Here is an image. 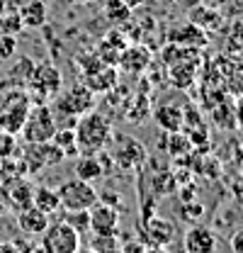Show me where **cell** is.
Masks as SVG:
<instances>
[{"mask_svg": "<svg viewBox=\"0 0 243 253\" xmlns=\"http://www.w3.org/2000/svg\"><path fill=\"white\" fill-rule=\"evenodd\" d=\"M51 144L63 154V158H78V144H76V131L73 129H56Z\"/></svg>", "mask_w": 243, "mask_h": 253, "instance_id": "obj_23", "label": "cell"}, {"mask_svg": "<svg viewBox=\"0 0 243 253\" xmlns=\"http://www.w3.org/2000/svg\"><path fill=\"white\" fill-rule=\"evenodd\" d=\"M76 253H92V251H90V249H83V246H81V249H78Z\"/></svg>", "mask_w": 243, "mask_h": 253, "instance_id": "obj_36", "label": "cell"}, {"mask_svg": "<svg viewBox=\"0 0 243 253\" xmlns=\"http://www.w3.org/2000/svg\"><path fill=\"white\" fill-rule=\"evenodd\" d=\"M124 2H126V5L131 7V10H136V7H139V5H144L146 0H124Z\"/></svg>", "mask_w": 243, "mask_h": 253, "instance_id": "obj_33", "label": "cell"}, {"mask_svg": "<svg viewBox=\"0 0 243 253\" xmlns=\"http://www.w3.org/2000/svg\"><path fill=\"white\" fill-rule=\"evenodd\" d=\"M30 112V95L25 90H7L0 100V129L5 134H20L22 122Z\"/></svg>", "mask_w": 243, "mask_h": 253, "instance_id": "obj_4", "label": "cell"}, {"mask_svg": "<svg viewBox=\"0 0 243 253\" xmlns=\"http://www.w3.org/2000/svg\"><path fill=\"white\" fill-rule=\"evenodd\" d=\"M110 144H115L112 149V161L124 168V170H131V168H139L144 161H146V146L134 139V136H126V134H112Z\"/></svg>", "mask_w": 243, "mask_h": 253, "instance_id": "obj_8", "label": "cell"}, {"mask_svg": "<svg viewBox=\"0 0 243 253\" xmlns=\"http://www.w3.org/2000/svg\"><path fill=\"white\" fill-rule=\"evenodd\" d=\"M7 192H10V200L22 210V207H30L32 205V192H34V188H32L27 180H22V178H17L10 188H7Z\"/></svg>", "mask_w": 243, "mask_h": 253, "instance_id": "obj_24", "label": "cell"}, {"mask_svg": "<svg viewBox=\"0 0 243 253\" xmlns=\"http://www.w3.org/2000/svg\"><path fill=\"white\" fill-rule=\"evenodd\" d=\"M124 253H146L149 251V246L144 244V241H136V239H131V241H126L124 246H120Z\"/></svg>", "mask_w": 243, "mask_h": 253, "instance_id": "obj_29", "label": "cell"}, {"mask_svg": "<svg viewBox=\"0 0 243 253\" xmlns=\"http://www.w3.org/2000/svg\"><path fill=\"white\" fill-rule=\"evenodd\" d=\"M63 221L71 229H76L78 234H88L90 231V214H88V210H78V212H66L63 210Z\"/></svg>", "mask_w": 243, "mask_h": 253, "instance_id": "obj_26", "label": "cell"}, {"mask_svg": "<svg viewBox=\"0 0 243 253\" xmlns=\"http://www.w3.org/2000/svg\"><path fill=\"white\" fill-rule=\"evenodd\" d=\"M112 253H124V251H122V249H117V251H112Z\"/></svg>", "mask_w": 243, "mask_h": 253, "instance_id": "obj_38", "label": "cell"}, {"mask_svg": "<svg viewBox=\"0 0 243 253\" xmlns=\"http://www.w3.org/2000/svg\"><path fill=\"white\" fill-rule=\"evenodd\" d=\"M182 246H185V253H214L216 251V234L204 224H195L185 231Z\"/></svg>", "mask_w": 243, "mask_h": 253, "instance_id": "obj_14", "label": "cell"}, {"mask_svg": "<svg viewBox=\"0 0 243 253\" xmlns=\"http://www.w3.org/2000/svg\"><path fill=\"white\" fill-rule=\"evenodd\" d=\"M229 246H231V253H243V229H239V231L231 234Z\"/></svg>", "mask_w": 243, "mask_h": 253, "instance_id": "obj_30", "label": "cell"}, {"mask_svg": "<svg viewBox=\"0 0 243 253\" xmlns=\"http://www.w3.org/2000/svg\"><path fill=\"white\" fill-rule=\"evenodd\" d=\"M76 131V144H78V156H92L100 154L110 146L112 139V122L102 115V112H85L78 117V122L73 126Z\"/></svg>", "mask_w": 243, "mask_h": 253, "instance_id": "obj_1", "label": "cell"}, {"mask_svg": "<svg viewBox=\"0 0 243 253\" xmlns=\"http://www.w3.org/2000/svg\"><path fill=\"white\" fill-rule=\"evenodd\" d=\"M170 44H178V46H190V49H197V46H204L207 44V32L200 30L197 25L192 22H185L180 27L170 30Z\"/></svg>", "mask_w": 243, "mask_h": 253, "instance_id": "obj_17", "label": "cell"}, {"mask_svg": "<svg viewBox=\"0 0 243 253\" xmlns=\"http://www.w3.org/2000/svg\"><path fill=\"white\" fill-rule=\"evenodd\" d=\"M59 202H61V210L66 212H78V210H90L92 205L100 200L97 197V190L92 188V183H85L81 178H71L66 180L59 190Z\"/></svg>", "mask_w": 243, "mask_h": 253, "instance_id": "obj_7", "label": "cell"}, {"mask_svg": "<svg viewBox=\"0 0 243 253\" xmlns=\"http://www.w3.org/2000/svg\"><path fill=\"white\" fill-rule=\"evenodd\" d=\"M88 249L92 253H112L120 249V236L117 234H92Z\"/></svg>", "mask_w": 243, "mask_h": 253, "instance_id": "obj_25", "label": "cell"}, {"mask_svg": "<svg viewBox=\"0 0 243 253\" xmlns=\"http://www.w3.org/2000/svg\"><path fill=\"white\" fill-rule=\"evenodd\" d=\"M151 63V51L141 44H126V49L117 59V68L126 76H141Z\"/></svg>", "mask_w": 243, "mask_h": 253, "instance_id": "obj_13", "label": "cell"}, {"mask_svg": "<svg viewBox=\"0 0 243 253\" xmlns=\"http://www.w3.org/2000/svg\"><path fill=\"white\" fill-rule=\"evenodd\" d=\"M5 7H7V2H5V0H0V15L5 12Z\"/></svg>", "mask_w": 243, "mask_h": 253, "instance_id": "obj_35", "label": "cell"}, {"mask_svg": "<svg viewBox=\"0 0 243 253\" xmlns=\"http://www.w3.org/2000/svg\"><path fill=\"white\" fill-rule=\"evenodd\" d=\"M95 107V93H90L85 85L76 83L66 93L56 95V110L63 117H81Z\"/></svg>", "mask_w": 243, "mask_h": 253, "instance_id": "obj_9", "label": "cell"}, {"mask_svg": "<svg viewBox=\"0 0 243 253\" xmlns=\"http://www.w3.org/2000/svg\"><path fill=\"white\" fill-rule=\"evenodd\" d=\"M153 120L158 122V126L168 134H178L185 129V112L173 102H163L153 110Z\"/></svg>", "mask_w": 243, "mask_h": 253, "instance_id": "obj_15", "label": "cell"}, {"mask_svg": "<svg viewBox=\"0 0 243 253\" xmlns=\"http://www.w3.org/2000/svg\"><path fill=\"white\" fill-rule=\"evenodd\" d=\"M20 253H44V251H41V246H39V244H34V241H27L25 246H20Z\"/></svg>", "mask_w": 243, "mask_h": 253, "instance_id": "obj_31", "label": "cell"}, {"mask_svg": "<svg viewBox=\"0 0 243 253\" xmlns=\"http://www.w3.org/2000/svg\"><path fill=\"white\" fill-rule=\"evenodd\" d=\"M17 15L22 20V27L27 30H39L46 22V2L44 0H27L17 7Z\"/></svg>", "mask_w": 243, "mask_h": 253, "instance_id": "obj_18", "label": "cell"}, {"mask_svg": "<svg viewBox=\"0 0 243 253\" xmlns=\"http://www.w3.org/2000/svg\"><path fill=\"white\" fill-rule=\"evenodd\" d=\"M22 30V20H20V15H17V10L15 12H10V15H0V32L2 34H17V32Z\"/></svg>", "mask_w": 243, "mask_h": 253, "instance_id": "obj_27", "label": "cell"}, {"mask_svg": "<svg viewBox=\"0 0 243 253\" xmlns=\"http://www.w3.org/2000/svg\"><path fill=\"white\" fill-rule=\"evenodd\" d=\"M32 205L39 212L49 214V217L61 210L59 195H56V190H51V188H34V192H32Z\"/></svg>", "mask_w": 243, "mask_h": 253, "instance_id": "obj_20", "label": "cell"}, {"mask_svg": "<svg viewBox=\"0 0 243 253\" xmlns=\"http://www.w3.org/2000/svg\"><path fill=\"white\" fill-rule=\"evenodd\" d=\"M168 2H180V0H168Z\"/></svg>", "mask_w": 243, "mask_h": 253, "instance_id": "obj_39", "label": "cell"}, {"mask_svg": "<svg viewBox=\"0 0 243 253\" xmlns=\"http://www.w3.org/2000/svg\"><path fill=\"white\" fill-rule=\"evenodd\" d=\"M112 166H115V161L105 151L92 154V156H78V161H76V178H81L85 183H92V180L107 175V170Z\"/></svg>", "mask_w": 243, "mask_h": 253, "instance_id": "obj_12", "label": "cell"}, {"mask_svg": "<svg viewBox=\"0 0 243 253\" xmlns=\"http://www.w3.org/2000/svg\"><path fill=\"white\" fill-rule=\"evenodd\" d=\"M90 214V234H120V210L110 202L97 200L88 210Z\"/></svg>", "mask_w": 243, "mask_h": 253, "instance_id": "obj_11", "label": "cell"}, {"mask_svg": "<svg viewBox=\"0 0 243 253\" xmlns=\"http://www.w3.org/2000/svg\"><path fill=\"white\" fill-rule=\"evenodd\" d=\"M131 7L124 0H102V17L112 25H126L131 20Z\"/></svg>", "mask_w": 243, "mask_h": 253, "instance_id": "obj_21", "label": "cell"}, {"mask_svg": "<svg viewBox=\"0 0 243 253\" xmlns=\"http://www.w3.org/2000/svg\"><path fill=\"white\" fill-rule=\"evenodd\" d=\"M0 253H20V246L12 244V241H2L0 244Z\"/></svg>", "mask_w": 243, "mask_h": 253, "instance_id": "obj_32", "label": "cell"}, {"mask_svg": "<svg viewBox=\"0 0 243 253\" xmlns=\"http://www.w3.org/2000/svg\"><path fill=\"white\" fill-rule=\"evenodd\" d=\"M190 22H192V25H197L200 30H214V27H219L221 17H219V12H216L214 7L197 5L195 10H190Z\"/></svg>", "mask_w": 243, "mask_h": 253, "instance_id": "obj_22", "label": "cell"}, {"mask_svg": "<svg viewBox=\"0 0 243 253\" xmlns=\"http://www.w3.org/2000/svg\"><path fill=\"white\" fill-rule=\"evenodd\" d=\"M144 244L146 246H156V249H165L173 239H175V224L161 214H149L144 217Z\"/></svg>", "mask_w": 243, "mask_h": 253, "instance_id": "obj_10", "label": "cell"}, {"mask_svg": "<svg viewBox=\"0 0 243 253\" xmlns=\"http://www.w3.org/2000/svg\"><path fill=\"white\" fill-rule=\"evenodd\" d=\"M17 51V39L12 34H0V61L12 59Z\"/></svg>", "mask_w": 243, "mask_h": 253, "instance_id": "obj_28", "label": "cell"}, {"mask_svg": "<svg viewBox=\"0 0 243 253\" xmlns=\"http://www.w3.org/2000/svg\"><path fill=\"white\" fill-rule=\"evenodd\" d=\"M49 214H44V212H39L34 205L30 207H22L20 210V214H17V224H20V229L27 234V236H41L44 234V229L49 226Z\"/></svg>", "mask_w": 243, "mask_h": 253, "instance_id": "obj_16", "label": "cell"}, {"mask_svg": "<svg viewBox=\"0 0 243 253\" xmlns=\"http://www.w3.org/2000/svg\"><path fill=\"white\" fill-rule=\"evenodd\" d=\"M61 85H63V78L54 63L34 66L30 78H27V88H30L32 97L41 100V105H46L49 100H56V95L61 93Z\"/></svg>", "mask_w": 243, "mask_h": 253, "instance_id": "obj_5", "label": "cell"}, {"mask_svg": "<svg viewBox=\"0 0 243 253\" xmlns=\"http://www.w3.org/2000/svg\"><path fill=\"white\" fill-rule=\"evenodd\" d=\"M81 76H83V85L90 93H110L117 88V66L105 63L97 54H83L76 59Z\"/></svg>", "mask_w": 243, "mask_h": 253, "instance_id": "obj_2", "label": "cell"}, {"mask_svg": "<svg viewBox=\"0 0 243 253\" xmlns=\"http://www.w3.org/2000/svg\"><path fill=\"white\" fill-rule=\"evenodd\" d=\"M56 129L59 125H56V117L49 110V105H37V107H30L20 134L27 144H46L54 139Z\"/></svg>", "mask_w": 243, "mask_h": 253, "instance_id": "obj_3", "label": "cell"}, {"mask_svg": "<svg viewBox=\"0 0 243 253\" xmlns=\"http://www.w3.org/2000/svg\"><path fill=\"white\" fill-rule=\"evenodd\" d=\"M71 2H92V0H71Z\"/></svg>", "mask_w": 243, "mask_h": 253, "instance_id": "obj_37", "label": "cell"}, {"mask_svg": "<svg viewBox=\"0 0 243 253\" xmlns=\"http://www.w3.org/2000/svg\"><path fill=\"white\" fill-rule=\"evenodd\" d=\"M146 253H168L165 249H156V246H149V251Z\"/></svg>", "mask_w": 243, "mask_h": 253, "instance_id": "obj_34", "label": "cell"}, {"mask_svg": "<svg viewBox=\"0 0 243 253\" xmlns=\"http://www.w3.org/2000/svg\"><path fill=\"white\" fill-rule=\"evenodd\" d=\"M124 49H126L124 37H122L120 32H110V34H105V37L100 39V44H97L95 54H97L105 63L117 66V59H120V54L124 51Z\"/></svg>", "mask_w": 243, "mask_h": 253, "instance_id": "obj_19", "label": "cell"}, {"mask_svg": "<svg viewBox=\"0 0 243 253\" xmlns=\"http://www.w3.org/2000/svg\"><path fill=\"white\" fill-rule=\"evenodd\" d=\"M39 246L44 253H76L81 249V234L71 229L63 219L49 221V226L41 234Z\"/></svg>", "mask_w": 243, "mask_h": 253, "instance_id": "obj_6", "label": "cell"}]
</instances>
